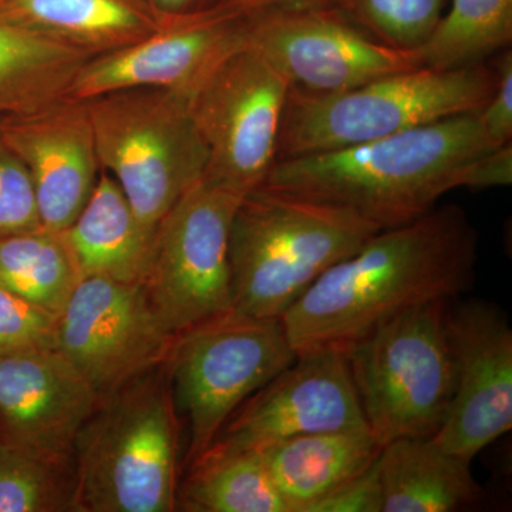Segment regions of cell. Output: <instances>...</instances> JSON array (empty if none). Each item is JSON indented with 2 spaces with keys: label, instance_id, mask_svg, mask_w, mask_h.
<instances>
[{
  "label": "cell",
  "instance_id": "6da1fadb",
  "mask_svg": "<svg viewBox=\"0 0 512 512\" xmlns=\"http://www.w3.org/2000/svg\"><path fill=\"white\" fill-rule=\"evenodd\" d=\"M477 232L458 205L376 232L282 316L296 355L346 349L414 306L453 301L474 285Z\"/></svg>",
  "mask_w": 512,
  "mask_h": 512
},
{
  "label": "cell",
  "instance_id": "7a4b0ae2",
  "mask_svg": "<svg viewBox=\"0 0 512 512\" xmlns=\"http://www.w3.org/2000/svg\"><path fill=\"white\" fill-rule=\"evenodd\" d=\"M478 113L276 161L265 187L352 212L380 229L402 227L456 190L468 161L493 150Z\"/></svg>",
  "mask_w": 512,
  "mask_h": 512
},
{
  "label": "cell",
  "instance_id": "3957f363",
  "mask_svg": "<svg viewBox=\"0 0 512 512\" xmlns=\"http://www.w3.org/2000/svg\"><path fill=\"white\" fill-rule=\"evenodd\" d=\"M180 424L165 365L100 400L73 451L74 505L86 512L177 510Z\"/></svg>",
  "mask_w": 512,
  "mask_h": 512
},
{
  "label": "cell",
  "instance_id": "277c9868",
  "mask_svg": "<svg viewBox=\"0 0 512 512\" xmlns=\"http://www.w3.org/2000/svg\"><path fill=\"white\" fill-rule=\"evenodd\" d=\"M379 231L352 212L261 185L239 202L229 232L235 311L282 319Z\"/></svg>",
  "mask_w": 512,
  "mask_h": 512
},
{
  "label": "cell",
  "instance_id": "5b68a950",
  "mask_svg": "<svg viewBox=\"0 0 512 512\" xmlns=\"http://www.w3.org/2000/svg\"><path fill=\"white\" fill-rule=\"evenodd\" d=\"M495 84L494 66L478 63L453 70L420 67L336 93L291 87L276 161L357 146L478 113L493 96Z\"/></svg>",
  "mask_w": 512,
  "mask_h": 512
},
{
  "label": "cell",
  "instance_id": "8992f818",
  "mask_svg": "<svg viewBox=\"0 0 512 512\" xmlns=\"http://www.w3.org/2000/svg\"><path fill=\"white\" fill-rule=\"evenodd\" d=\"M84 101L101 170L120 185L154 238L164 215L207 170L208 150L190 100L167 90L130 89Z\"/></svg>",
  "mask_w": 512,
  "mask_h": 512
},
{
  "label": "cell",
  "instance_id": "52a82bcc",
  "mask_svg": "<svg viewBox=\"0 0 512 512\" xmlns=\"http://www.w3.org/2000/svg\"><path fill=\"white\" fill-rule=\"evenodd\" d=\"M450 302L414 306L345 349L367 427L382 447L433 437L446 419L456 389Z\"/></svg>",
  "mask_w": 512,
  "mask_h": 512
},
{
  "label": "cell",
  "instance_id": "ba28073f",
  "mask_svg": "<svg viewBox=\"0 0 512 512\" xmlns=\"http://www.w3.org/2000/svg\"><path fill=\"white\" fill-rule=\"evenodd\" d=\"M281 319L231 311L175 335L165 369L190 424V466L252 394L295 362Z\"/></svg>",
  "mask_w": 512,
  "mask_h": 512
},
{
  "label": "cell",
  "instance_id": "9c48e42d",
  "mask_svg": "<svg viewBox=\"0 0 512 512\" xmlns=\"http://www.w3.org/2000/svg\"><path fill=\"white\" fill-rule=\"evenodd\" d=\"M242 198L202 177L158 224L141 285L171 335L234 309L229 232Z\"/></svg>",
  "mask_w": 512,
  "mask_h": 512
},
{
  "label": "cell",
  "instance_id": "30bf717a",
  "mask_svg": "<svg viewBox=\"0 0 512 512\" xmlns=\"http://www.w3.org/2000/svg\"><path fill=\"white\" fill-rule=\"evenodd\" d=\"M291 84L249 47L225 57L188 97L208 150L204 177L245 197L276 163Z\"/></svg>",
  "mask_w": 512,
  "mask_h": 512
},
{
  "label": "cell",
  "instance_id": "8fae6325",
  "mask_svg": "<svg viewBox=\"0 0 512 512\" xmlns=\"http://www.w3.org/2000/svg\"><path fill=\"white\" fill-rule=\"evenodd\" d=\"M247 47L271 63L291 87L311 93L343 92L423 67L419 50L384 45L338 8L249 15Z\"/></svg>",
  "mask_w": 512,
  "mask_h": 512
},
{
  "label": "cell",
  "instance_id": "7c38bea8",
  "mask_svg": "<svg viewBox=\"0 0 512 512\" xmlns=\"http://www.w3.org/2000/svg\"><path fill=\"white\" fill-rule=\"evenodd\" d=\"M174 338L143 285L87 276L57 315L55 348L103 399L164 365Z\"/></svg>",
  "mask_w": 512,
  "mask_h": 512
},
{
  "label": "cell",
  "instance_id": "4fadbf2b",
  "mask_svg": "<svg viewBox=\"0 0 512 512\" xmlns=\"http://www.w3.org/2000/svg\"><path fill=\"white\" fill-rule=\"evenodd\" d=\"M249 16L214 8L165 20L153 35L93 56L77 72L67 97L90 100L130 89L190 97L225 57L247 47Z\"/></svg>",
  "mask_w": 512,
  "mask_h": 512
},
{
  "label": "cell",
  "instance_id": "5bb4252c",
  "mask_svg": "<svg viewBox=\"0 0 512 512\" xmlns=\"http://www.w3.org/2000/svg\"><path fill=\"white\" fill-rule=\"evenodd\" d=\"M447 333L456 389L431 439L473 461L512 427V329L495 303L468 299L448 305Z\"/></svg>",
  "mask_w": 512,
  "mask_h": 512
},
{
  "label": "cell",
  "instance_id": "9a60e30c",
  "mask_svg": "<svg viewBox=\"0 0 512 512\" xmlns=\"http://www.w3.org/2000/svg\"><path fill=\"white\" fill-rule=\"evenodd\" d=\"M369 429L346 350L326 348L298 355L252 394L218 434V443L258 448L302 434Z\"/></svg>",
  "mask_w": 512,
  "mask_h": 512
},
{
  "label": "cell",
  "instance_id": "2e32d148",
  "mask_svg": "<svg viewBox=\"0 0 512 512\" xmlns=\"http://www.w3.org/2000/svg\"><path fill=\"white\" fill-rule=\"evenodd\" d=\"M101 397L56 348L0 350V440L70 467Z\"/></svg>",
  "mask_w": 512,
  "mask_h": 512
},
{
  "label": "cell",
  "instance_id": "e0dca14e",
  "mask_svg": "<svg viewBox=\"0 0 512 512\" xmlns=\"http://www.w3.org/2000/svg\"><path fill=\"white\" fill-rule=\"evenodd\" d=\"M0 134L28 170L42 227L64 231L101 173L86 101L64 96L30 113L0 117Z\"/></svg>",
  "mask_w": 512,
  "mask_h": 512
},
{
  "label": "cell",
  "instance_id": "ac0fdd59",
  "mask_svg": "<svg viewBox=\"0 0 512 512\" xmlns=\"http://www.w3.org/2000/svg\"><path fill=\"white\" fill-rule=\"evenodd\" d=\"M0 20L92 57L133 45L164 25L146 0H0Z\"/></svg>",
  "mask_w": 512,
  "mask_h": 512
},
{
  "label": "cell",
  "instance_id": "d6986e66",
  "mask_svg": "<svg viewBox=\"0 0 512 512\" xmlns=\"http://www.w3.org/2000/svg\"><path fill=\"white\" fill-rule=\"evenodd\" d=\"M369 429L302 434L258 448L289 512H308L320 498L372 466L382 451Z\"/></svg>",
  "mask_w": 512,
  "mask_h": 512
},
{
  "label": "cell",
  "instance_id": "ffe728a7",
  "mask_svg": "<svg viewBox=\"0 0 512 512\" xmlns=\"http://www.w3.org/2000/svg\"><path fill=\"white\" fill-rule=\"evenodd\" d=\"M60 234L80 278L99 276L123 284L143 281L153 238L141 227L120 185L106 171L101 170L76 220Z\"/></svg>",
  "mask_w": 512,
  "mask_h": 512
},
{
  "label": "cell",
  "instance_id": "44dd1931",
  "mask_svg": "<svg viewBox=\"0 0 512 512\" xmlns=\"http://www.w3.org/2000/svg\"><path fill=\"white\" fill-rule=\"evenodd\" d=\"M383 512H451L484 498L471 463L443 450L431 437H403L379 456Z\"/></svg>",
  "mask_w": 512,
  "mask_h": 512
},
{
  "label": "cell",
  "instance_id": "7402d4cb",
  "mask_svg": "<svg viewBox=\"0 0 512 512\" xmlns=\"http://www.w3.org/2000/svg\"><path fill=\"white\" fill-rule=\"evenodd\" d=\"M90 55L0 20V117L66 96Z\"/></svg>",
  "mask_w": 512,
  "mask_h": 512
},
{
  "label": "cell",
  "instance_id": "603a6c76",
  "mask_svg": "<svg viewBox=\"0 0 512 512\" xmlns=\"http://www.w3.org/2000/svg\"><path fill=\"white\" fill-rule=\"evenodd\" d=\"M177 507L191 512H289L259 450L214 441L178 485Z\"/></svg>",
  "mask_w": 512,
  "mask_h": 512
},
{
  "label": "cell",
  "instance_id": "cb8c5ba5",
  "mask_svg": "<svg viewBox=\"0 0 512 512\" xmlns=\"http://www.w3.org/2000/svg\"><path fill=\"white\" fill-rule=\"evenodd\" d=\"M512 0H453L429 39L419 47L421 66L453 70L484 63L510 49Z\"/></svg>",
  "mask_w": 512,
  "mask_h": 512
},
{
  "label": "cell",
  "instance_id": "d4e9b609",
  "mask_svg": "<svg viewBox=\"0 0 512 512\" xmlns=\"http://www.w3.org/2000/svg\"><path fill=\"white\" fill-rule=\"evenodd\" d=\"M79 279L60 232L0 237V284L23 298L59 315Z\"/></svg>",
  "mask_w": 512,
  "mask_h": 512
},
{
  "label": "cell",
  "instance_id": "484cf974",
  "mask_svg": "<svg viewBox=\"0 0 512 512\" xmlns=\"http://www.w3.org/2000/svg\"><path fill=\"white\" fill-rule=\"evenodd\" d=\"M76 511L69 467L0 440V512Z\"/></svg>",
  "mask_w": 512,
  "mask_h": 512
},
{
  "label": "cell",
  "instance_id": "4316f807",
  "mask_svg": "<svg viewBox=\"0 0 512 512\" xmlns=\"http://www.w3.org/2000/svg\"><path fill=\"white\" fill-rule=\"evenodd\" d=\"M444 5L446 0H342L338 9L384 45L416 50L436 29Z\"/></svg>",
  "mask_w": 512,
  "mask_h": 512
},
{
  "label": "cell",
  "instance_id": "83f0119b",
  "mask_svg": "<svg viewBox=\"0 0 512 512\" xmlns=\"http://www.w3.org/2000/svg\"><path fill=\"white\" fill-rule=\"evenodd\" d=\"M40 228L42 222L28 170L0 134V237Z\"/></svg>",
  "mask_w": 512,
  "mask_h": 512
},
{
  "label": "cell",
  "instance_id": "f1b7e54d",
  "mask_svg": "<svg viewBox=\"0 0 512 512\" xmlns=\"http://www.w3.org/2000/svg\"><path fill=\"white\" fill-rule=\"evenodd\" d=\"M56 313L0 284V350L55 348Z\"/></svg>",
  "mask_w": 512,
  "mask_h": 512
},
{
  "label": "cell",
  "instance_id": "f546056e",
  "mask_svg": "<svg viewBox=\"0 0 512 512\" xmlns=\"http://www.w3.org/2000/svg\"><path fill=\"white\" fill-rule=\"evenodd\" d=\"M377 460L320 498L308 512H383V487Z\"/></svg>",
  "mask_w": 512,
  "mask_h": 512
},
{
  "label": "cell",
  "instance_id": "4dcf8cb0",
  "mask_svg": "<svg viewBox=\"0 0 512 512\" xmlns=\"http://www.w3.org/2000/svg\"><path fill=\"white\" fill-rule=\"evenodd\" d=\"M497 84L493 96L478 111L485 136L494 147L511 143L512 138V52L505 49L495 57Z\"/></svg>",
  "mask_w": 512,
  "mask_h": 512
},
{
  "label": "cell",
  "instance_id": "1f68e13d",
  "mask_svg": "<svg viewBox=\"0 0 512 512\" xmlns=\"http://www.w3.org/2000/svg\"><path fill=\"white\" fill-rule=\"evenodd\" d=\"M512 184V143L485 151L468 161L460 175L458 188L508 187Z\"/></svg>",
  "mask_w": 512,
  "mask_h": 512
},
{
  "label": "cell",
  "instance_id": "d6a6232c",
  "mask_svg": "<svg viewBox=\"0 0 512 512\" xmlns=\"http://www.w3.org/2000/svg\"><path fill=\"white\" fill-rule=\"evenodd\" d=\"M340 2L342 0H217L215 6L249 16L269 10L339 8Z\"/></svg>",
  "mask_w": 512,
  "mask_h": 512
},
{
  "label": "cell",
  "instance_id": "836d02e7",
  "mask_svg": "<svg viewBox=\"0 0 512 512\" xmlns=\"http://www.w3.org/2000/svg\"><path fill=\"white\" fill-rule=\"evenodd\" d=\"M215 2L217 0H146L147 5L163 22L214 8Z\"/></svg>",
  "mask_w": 512,
  "mask_h": 512
}]
</instances>
